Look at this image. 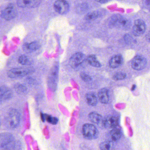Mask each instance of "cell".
<instances>
[{
  "label": "cell",
  "mask_w": 150,
  "mask_h": 150,
  "mask_svg": "<svg viewBox=\"0 0 150 150\" xmlns=\"http://www.w3.org/2000/svg\"><path fill=\"white\" fill-rule=\"evenodd\" d=\"M0 144L1 150H14L15 148V140L11 133H1Z\"/></svg>",
  "instance_id": "6da1fadb"
},
{
  "label": "cell",
  "mask_w": 150,
  "mask_h": 150,
  "mask_svg": "<svg viewBox=\"0 0 150 150\" xmlns=\"http://www.w3.org/2000/svg\"><path fill=\"white\" fill-rule=\"evenodd\" d=\"M21 116L20 113L15 109L11 110L5 118V123L8 128L10 129L16 128L20 122Z\"/></svg>",
  "instance_id": "7a4b0ae2"
},
{
  "label": "cell",
  "mask_w": 150,
  "mask_h": 150,
  "mask_svg": "<svg viewBox=\"0 0 150 150\" xmlns=\"http://www.w3.org/2000/svg\"><path fill=\"white\" fill-rule=\"evenodd\" d=\"M84 137L88 139H94L99 137V132L95 126L90 124H85L82 129Z\"/></svg>",
  "instance_id": "3957f363"
},
{
  "label": "cell",
  "mask_w": 150,
  "mask_h": 150,
  "mask_svg": "<svg viewBox=\"0 0 150 150\" xmlns=\"http://www.w3.org/2000/svg\"><path fill=\"white\" fill-rule=\"evenodd\" d=\"M33 71L32 69L29 68H13L8 71V75L11 78H19L27 76Z\"/></svg>",
  "instance_id": "277c9868"
},
{
  "label": "cell",
  "mask_w": 150,
  "mask_h": 150,
  "mask_svg": "<svg viewBox=\"0 0 150 150\" xmlns=\"http://www.w3.org/2000/svg\"><path fill=\"white\" fill-rule=\"evenodd\" d=\"M147 65V60L143 56H136L133 58L131 66L132 68L136 71H140L143 70Z\"/></svg>",
  "instance_id": "5b68a950"
},
{
  "label": "cell",
  "mask_w": 150,
  "mask_h": 150,
  "mask_svg": "<svg viewBox=\"0 0 150 150\" xmlns=\"http://www.w3.org/2000/svg\"><path fill=\"white\" fill-rule=\"evenodd\" d=\"M17 12L15 6L10 3L5 8L2 13V17L7 21H10L14 18L17 15Z\"/></svg>",
  "instance_id": "8992f818"
},
{
  "label": "cell",
  "mask_w": 150,
  "mask_h": 150,
  "mask_svg": "<svg viewBox=\"0 0 150 150\" xmlns=\"http://www.w3.org/2000/svg\"><path fill=\"white\" fill-rule=\"evenodd\" d=\"M55 11L60 14H65L69 11L70 6L67 1L63 0H58L54 3Z\"/></svg>",
  "instance_id": "52a82bcc"
},
{
  "label": "cell",
  "mask_w": 150,
  "mask_h": 150,
  "mask_svg": "<svg viewBox=\"0 0 150 150\" xmlns=\"http://www.w3.org/2000/svg\"><path fill=\"white\" fill-rule=\"evenodd\" d=\"M146 25L143 20L138 19L134 22L132 28L133 34L136 36H139L145 32Z\"/></svg>",
  "instance_id": "ba28073f"
},
{
  "label": "cell",
  "mask_w": 150,
  "mask_h": 150,
  "mask_svg": "<svg viewBox=\"0 0 150 150\" xmlns=\"http://www.w3.org/2000/svg\"><path fill=\"white\" fill-rule=\"evenodd\" d=\"M85 60V55L81 52H77L74 54L70 59V66L75 68L80 65Z\"/></svg>",
  "instance_id": "9c48e42d"
},
{
  "label": "cell",
  "mask_w": 150,
  "mask_h": 150,
  "mask_svg": "<svg viewBox=\"0 0 150 150\" xmlns=\"http://www.w3.org/2000/svg\"><path fill=\"white\" fill-rule=\"evenodd\" d=\"M117 117L113 116H108L103 118V121L102 128H114L118 125Z\"/></svg>",
  "instance_id": "30bf717a"
},
{
  "label": "cell",
  "mask_w": 150,
  "mask_h": 150,
  "mask_svg": "<svg viewBox=\"0 0 150 150\" xmlns=\"http://www.w3.org/2000/svg\"><path fill=\"white\" fill-rule=\"evenodd\" d=\"M58 75V67L57 66L54 67L51 71L49 77V85L51 88H56L57 82V81Z\"/></svg>",
  "instance_id": "8fae6325"
},
{
  "label": "cell",
  "mask_w": 150,
  "mask_h": 150,
  "mask_svg": "<svg viewBox=\"0 0 150 150\" xmlns=\"http://www.w3.org/2000/svg\"><path fill=\"white\" fill-rule=\"evenodd\" d=\"M113 22L115 26L118 28L126 29L130 26V22L126 18L122 16H117L115 17L113 20Z\"/></svg>",
  "instance_id": "7c38bea8"
},
{
  "label": "cell",
  "mask_w": 150,
  "mask_h": 150,
  "mask_svg": "<svg viewBox=\"0 0 150 150\" xmlns=\"http://www.w3.org/2000/svg\"><path fill=\"white\" fill-rule=\"evenodd\" d=\"M40 1H26V0H19L17 1V5L21 8H32L36 7L40 5Z\"/></svg>",
  "instance_id": "4fadbf2b"
},
{
  "label": "cell",
  "mask_w": 150,
  "mask_h": 150,
  "mask_svg": "<svg viewBox=\"0 0 150 150\" xmlns=\"http://www.w3.org/2000/svg\"><path fill=\"white\" fill-rule=\"evenodd\" d=\"M123 61V58L122 55H115L110 60V67L112 68H117L122 64Z\"/></svg>",
  "instance_id": "5bb4252c"
},
{
  "label": "cell",
  "mask_w": 150,
  "mask_h": 150,
  "mask_svg": "<svg viewBox=\"0 0 150 150\" xmlns=\"http://www.w3.org/2000/svg\"><path fill=\"white\" fill-rule=\"evenodd\" d=\"M89 119L92 122L98 125L100 127L102 128L103 121V118L100 114L96 112H92L89 114Z\"/></svg>",
  "instance_id": "9a60e30c"
},
{
  "label": "cell",
  "mask_w": 150,
  "mask_h": 150,
  "mask_svg": "<svg viewBox=\"0 0 150 150\" xmlns=\"http://www.w3.org/2000/svg\"><path fill=\"white\" fill-rule=\"evenodd\" d=\"M98 98L101 103L107 104L109 101V91L107 88H103L98 92Z\"/></svg>",
  "instance_id": "2e32d148"
},
{
  "label": "cell",
  "mask_w": 150,
  "mask_h": 150,
  "mask_svg": "<svg viewBox=\"0 0 150 150\" xmlns=\"http://www.w3.org/2000/svg\"><path fill=\"white\" fill-rule=\"evenodd\" d=\"M23 47L25 52H30L38 50L41 47V45L38 42L34 41L30 43L24 44Z\"/></svg>",
  "instance_id": "e0dca14e"
},
{
  "label": "cell",
  "mask_w": 150,
  "mask_h": 150,
  "mask_svg": "<svg viewBox=\"0 0 150 150\" xmlns=\"http://www.w3.org/2000/svg\"><path fill=\"white\" fill-rule=\"evenodd\" d=\"M86 100L88 104L91 106H96L98 103L97 97L93 93H88L86 95Z\"/></svg>",
  "instance_id": "ac0fdd59"
},
{
  "label": "cell",
  "mask_w": 150,
  "mask_h": 150,
  "mask_svg": "<svg viewBox=\"0 0 150 150\" xmlns=\"http://www.w3.org/2000/svg\"><path fill=\"white\" fill-rule=\"evenodd\" d=\"M12 96V92L7 87L2 86L1 88V100H7Z\"/></svg>",
  "instance_id": "d6986e66"
},
{
  "label": "cell",
  "mask_w": 150,
  "mask_h": 150,
  "mask_svg": "<svg viewBox=\"0 0 150 150\" xmlns=\"http://www.w3.org/2000/svg\"><path fill=\"white\" fill-rule=\"evenodd\" d=\"M110 138L113 141H117L119 140L122 136V132L120 129L114 128L110 133Z\"/></svg>",
  "instance_id": "ffe728a7"
},
{
  "label": "cell",
  "mask_w": 150,
  "mask_h": 150,
  "mask_svg": "<svg viewBox=\"0 0 150 150\" xmlns=\"http://www.w3.org/2000/svg\"><path fill=\"white\" fill-rule=\"evenodd\" d=\"M41 117L42 120L44 122L46 120L48 122L52 125H56L58 122V119L56 117L52 116L46 114H41Z\"/></svg>",
  "instance_id": "44dd1931"
},
{
  "label": "cell",
  "mask_w": 150,
  "mask_h": 150,
  "mask_svg": "<svg viewBox=\"0 0 150 150\" xmlns=\"http://www.w3.org/2000/svg\"><path fill=\"white\" fill-rule=\"evenodd\" d=\"M114 144L111 141H105L100 144V150H114Z\"/></svg>",
  "instance_id": "7402d4cb"
},
{
  "label": "cell",
  "mask_w": 150,
  "mask_h": 150,
  "mask_svg": "<svg viewBox=\"0 0 150 150\" xmlns=\"http://www.w3.org/2000/svg\"><path fill=\"white\" fill-rule=\"evenodd\" d=\"M87 61L89 64L94 67H101V64L100 62L97 60L95 55H91L88 56L87 59Z\"/></svg>",
  "instance_id": "603a6c76"
},
{
  "label": "cell",
  "mask_w": 150,
  "mask_h": 150,
  "mask_svg": "<svg viewBox=\"0 0 150 150\" xmlns=\"http://www.w3.org/2000/svg\"><path fill=\"white\" fill-rule=\"evenodd\" d=\"M18 62L22 65H25L29 64L30 61L27 56H25V55H21L19 57V59H18Z\"/></svg>",
  "instance_id": "cb8c5ba5"
},
{
  "label": "cell",
  "mask_w": 150,
  "mask_h": 150,
  "mask_svg": "<svg viewBox=\"0 0 150 150\" xmlns=\"http://www.w3.org/2000/svg\"><path fill=\"white\" fill-rule=\"evenodd\" d=\"M126 74L123 72H118L113 76V79L115 81L122 80L126 78Z\"/></svg>",
  "instance_id": "d4e9b609"
},
{
  "label": "cell",
  "mask_w": 150,
  "mask_h": 150,
  "mask_svg": "<svg viewBox=\"0 0 150 150\" xmlns=\"http://www.w3.org/2000/svg\"><path fill=\"white\" fill-rule=\"evenodd\" d=\"M98 16V13L96 12H90L88 13L85 16V19L87 21L96 19Z\"/></svg>",
  "instance_id": "484cf974"
},
{
  "label": "cell",
  "mask_w": 150,
  "mask_h": 150,
  "mask_svg": "<svg viewBox=\"0 0 150 150\" xmlns=\"http://www.w3.org/2000/svg\"><path fill=\"white\" fill-rule=\"evenodd\" d=\"M15 88L18 93H24L27 90V87L23 84H16L15 86Z\"/></svg>",
  "instance_id": "4316f807"
},
{
  "label": "cell",
  "mask_w": 150,
  "mask_h": 150,
  "mask_svg": "<svg viewBox=\"0 0 150 150\" xmlns=\"http://www.w3.org/2000/svg\"><path fill=\"white\" fill-rule=\"evenodd\" d=\"M80 77L85 81H89L92 80V78L85 73H81L80 74Z\"/></svg>",
  "instance_id": "83f0119b"
},
{
  "label": "cell",
  "mask_w": 150,
  "mask_h": 150,
  "mask_svg": "<svg viewBox=\"0 0 150 150\" xmlns=\"http://www.w3.org/2000/svg\"><path fill=\"white\" fill-rule=\"evenodd\" d=\"M146 39L150 42V31H149V33L147 34L146 35Z\"/></svg>",
  "instance_id": "f1b7e54d"
},
{
  "label": "cell",
  "mask_w": 150,
  "mask_h": 150,
  "mask_svg": "<svg viewBox=\"0 0 150 150\" xmlns=\"http://www.w3.org/2000/svg\"><path fill=\"white\" fill-rule=\"evenodd\" d=\"M98 2H99V3H106V2H108V1H96Z\"/></svg>",
  "instance_id": "f546056e"
},
{
  "label": "cell",
  "mask_w": 150,
  "mask_h": 150,
  "mask_svg": "<svg viewBox=\"0 0 150 150\" xmlns=\"http://www.w3.org/2000/svg\"><path fill=\"white\" fill-rule=\"evenodd\" d=\"M135 88H136V86H133V87H132V90H134V89H135Z\"/></svg>",
  "instance_id": "4dcf8cb0"
}]
</instances>
